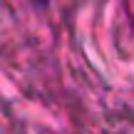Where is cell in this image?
Wrapping results in <instances>:
<instances>
[{"instance_id": "1", "label": "cell", "mask_w": 134, "mask_h": 134, "mask_svg": "<svg viewBox=\"0 0 134 134\" xmlns=\"http://www.w3.org/2000/svg\"><path fill=\"white\" fill-rule=\"evenodd\" d=\"M35 5H47V0H32Z\"/></svg>"}]
</instances>
